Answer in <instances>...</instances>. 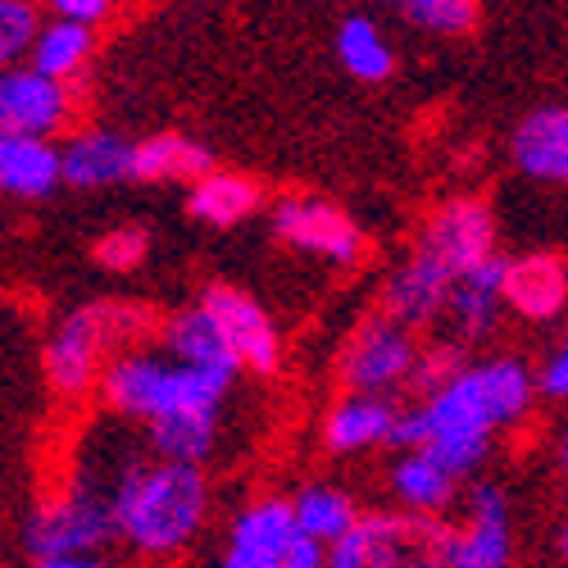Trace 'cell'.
<instances>
[{"mask_svg": "<svg viewBox=\"0 0 568 568\" xmlns=\"http://www.w3.org/2000/svg\"><path fill=\"white\" fill-rule=\"evenodd\" d=\"M537 400H541L537 368H528L514 355H491L468 364L442 392L400 409L396 446L433 455L446 473H455L464 483L483 468L496 433L518 428Z\"/></svg>", "mask_w": 568, "mask_h": 568, "instance_id": "6da1fadb", "label": "cell"}, {"mask_svg": "<svg viewBox=\"0 0 568 568\" xmlns=\"http://www.w3.org/2000/svg\"><path fill=\"white\" fill-rule=\"evenodd\" d=\"M91 468V464H87ZM114 496L119 541L141 559H169L205 528L210 483L196 464L128 455L114 468H91Z\"/></svg>", "mask_w": 568, "mask_h": 568, "instance_id": "7a4b0ae2", "label": "cell"}, {"mask_svg": "<svg viewBox=\"0 0 568 568\" xmlns=\"http://www.w3.org/2000/svg\"><path fill=\"white\" fill-rule=\"evenodd\" d=\"M227 387V373L182 364L169 351H123L101 373L105 405H114L123 418L146 423V428L178 414H219Z\"/></svg>", "mask_w": 568, "mask_h": 568, "instance_id": "3957f363", "label": "cell"}, {"mask_svg": "<svg viewBox=\"0 0 568 568\" xmlns=\"http://www.w3.org/2000/svg\"><path fill=\"white\" fill-rule=\"evenodd\" d=\"M110 541H119L114 496L91 468H78L69 491L37 505V514L23 528V546L32 559L51 555H101Z\"/></svg>", "mask_w": 568, "mask_h": 568, "instance_id": "277c9868", "label": "cell"}, {"mask_svg": "<svg viewBox=\"0 0 568 568\" xmlns=\"http://www.w3.org/2000/svg\"><path fill=\"white\" fill-rule=\"evenodd\" d=\"M418 351L423 346L414 342V327L392 314H373L359 323V333L342 355V377L359 396H392L400 387H414Z\"/></svg>", "mask_w": 568, "mask_h": 568, "instance_id": "5b68a950", "label": "cell"}, {"mask_svg": "<svg viewBox=\"0 0 568 568\" xmlns=\"http://www.w3.org/2000/svg\"><path fill=\"white\" fill-rule=\"evenodd\" d=\"M132 314L119 310V305H91V310H78L69 314L51 342H45V377L60 396H82L91 383H101V359L105 351L114 346L119 327H128Z\"/></svg>", "mask_w": 568, "mask_h": 568, "instance_id": "8992f818", "label": "cell"}, {"mask_svg": "<svg viewBox=\"0 0 568 568\" xmlns=\"http://www.w3.org/2000/svg\"><path fill=\"white\" fill-rule=\"evenodd\" d=\"M273 232L314 260H327L337 268H355L364 260V232L346 210H337L323 196H282L273 205Z\"/></svg>", "mask_w": 568, "mask_h": 568, "instance_id": "52a82bcc", "label": "cell"}, {"mask_svg": "<svg viewBox=\"0 0 568 568\" xmlns=\"http://www.w3.org/2000/svg\"><path fill=\"white\" fill-rule=\"evenodd\" d=\"M514 505L509 491L491 478L464 491V524L450 528V559L446 568H509L514 559Z\"/></svg>", "mask_w": 568, "mask_h": 568, "instance_id": "ba28073f", "label": "cell"}, {"mask_svg": "<svg viewBox=\"0 0 568 568\" xmlns=\"http://www.w3.org/2000/svg\"><path fill=\"white\" fill-rule=\"evenodd\" d=\"M368 568H446L450 528L409 509H377L359 518Z\"/></svg>", "mask_w": 568, "mask_h": 568, "instance_id": "9c48e42d", "label": "cell"}, {"mask_svg": "<svg viewBox=\"0 0 568 568\" xmlns=\"http://www.w3.org/2000/svg\"><path fill=\"white\" fill-rule=\"evenodd\" d=\"M414 246L437 255L455 277H464L468 268L496 260V214L478 196H455L428 214Z\"/></svg>", "mask_w": 568, "mask_h": 568, "instance_id": "30bf717a", "label": "cell"}, {"mask_svg": "<svg viewBox=\"0 0 568 568\" xmlns=\"http://www.w3.org/2000/svg\"><path fill=\"white\" fill-rule=\"evenodd\" d=\"M73 114L69 87L37 73L32 64L0 73V132H23L51 141Z\"/></svg>", "mask_w": 568, "mask_h": 568, "instance_id": "8fae6325", "label": "cell"}, {"mask_svg": "<svg viewBox=\"0 0 568 568\" xmlns=\"http://www.w3.org/2000/svg\"><path fill=\"white\" fill-rule=\"evenodd\" d=\"M201 305L214 314V323H219L227 351L236 355V364L251 368V373H273L277 368L282 342H277V327L264 314V305H255V296L236 292V287H210Z\"/></svg>", "mask_w": 568, "mask_h": 568, "instance_id": "7c38bea8", "label": "cell"}, {"mask_svg": "<svg viewBox=\"0 0 568 568\" xmlns=\"http://www.w3.org/2000/svg\"><path fill=\"white\" fill-rule=\"evenodd\" d=\"M455 273L428 255L423 246H414L400 268H392L387 287H383V314L400 318L405 327H423V323H437L450 310V292H455Z\"/></svg>", "mask_w": 568, "mask_h": 568, "instance_id": "4fadbf2b", "label": "cell"}, {"mask_svg": "<svg viewBox=\"0 0 568 568\" xmlns=\"http://www.w3.org/2000/svg\"><path fill=\"white\" fill-rule=\"evenodd\" d=\"M509 160L524 178L568 192V105H541L518 119L509 132Z\"/></svg>", "mask_w": 568, "mask_h": 568, "instance_id": "5bb4252c", "label": "cell"}, {"mask_svg": "<svg viewBox=\"0 0 568 568\" xmlns=\"http://www.w3.org/2000/svg\"><path fill=\"white\" fill-rule=\"evenodd\" d=\"M505 301H509V314L528 318V323L559 318L568 310V264L559 255H546V251L509 260Z\"/></svg>", "mask_w": 568, "mask_h": 568, "instance_id": "9a60e30c", "label": "cell"}, {"mask_svg": "<svg viewBox=\"0 0 568 568\" xmlns=\"http://www.w3.org/2000/svg\"><path fill=\"white\" fill-rule=\"evenodd\" d=\"M505 273H509V260L496 255V260H487L478 268H468L455 282L446 318L455 323L459 342H487L500 327V318L509 310V301H505Z\"/></svg>", "mask_w": 568, "mask_h": 568, "instance_id": "2e32d148", "label": "cell"}, {"mask_svg": "<svg viewBox=\"0 0 568 568\" xmlns=\"http://www.w3.org/2000/svg\"><path fill=\"white\" fill-rule=\"evenodd\" d=\"M396 423H400V409L392 405V396L351 392L346 400L333 405V414H327L323 446L333 455H364L377 446H396Z\"/></svg>", "mask_w": 568, "mask_h": 568, "instance_id": "e0dca14e", "label": "cell"}, {"mask_svg": "<svg viewBox=\"0 0 568 568\" xmlns=\"http://www.w3.org/2000/svg\"><path fill=\"white\" fill-rule=\"evenodd\" d=\"M64 182V151L45 136L0 132V192L19 201H45Z\"/></svg>", "mask_w": 568, "mask_h": 568, "instance_id": "ac0fdd59", "label": "cell"}, {"mask_svg": "<svg viewBox=\"0 0 568 568\" xmlns=\"http://www.w3.org/2000/svg\"><path fill=\"white\" fill-rule=\"evenodd\" d=\"M60 151H64V182L78 186V192H97V186L128 182L132 178V160H136L132 141H123L119 132H105V128L78 132Z\"/></svg>", "mask_w": 568, "mask_h": 568, "instance_id": "d6986e66", "label": "cell"}, {"mask_svg": "<svg viewBox=\"0 0 568 568\" xmlns=\"http://www.w3.org/2000/svg\"><path fill=\"white\" fill-rule=\"evenodd\" d=\"M387 483H392L396 509H409V514H423V518H442L459 500V478L446 473L433 455H423V450H405L392 464Z\"/></svg>", "mask_w": 568, "mask_h": 568, "instance_id": "ffe728a7", "label": "cell"}, {"mask_svg": "<svg viewBox=\"0 0 568 568\" xmlns=\"http://www.w3.org/2000/svg\"><path fill=\"white\" fill-rule=\"evenodd\" d=\"M160 346L169 355H178L182 364H196V368H210V373H227L236 377V355L227 351L223 333H219V323L205 305H192V310H182L173 318H164V333H160Z\"/></svg>", "mask_w": 568, "mask_h": 568, "instance_id": "44dd1931", "label": "cell"}, {"mask_svg": "<svg viewBox=\"0 0 568 568\" xmlns=\"http://www.w3.org/2000/svg\"><path fill=\"white\" fill-rule=\"evenodd\" d=\"M296 537H301V528H296L292 500H282V496H264V500L246 505L242 514L232 518L227 550H242V555H264V559H282Z\"/></svg>", "mask_w": 568, "mask_h": 568, "instance_id": "7402d4cb", "label": "cell"}, {"mask_svg": "<svg viewBox=\"0 0 568 568\" xmlns=\"http://www.w3.org/2000/svg\"><path fill=\"white\" fill-rule=\"evenodd\" d=\"M205 173H214V155L201 141L182 136V132H160L136 141V160H132V178L141 182H201Z\"/></svg>", "mask_w": 568, "mask_h": 568, "instance_id": "603a6c76", "label": "cell"}, {"mask_svg": "<svg viewBox=\"0 0 568 568\" xmlns=\"http://www.w3.org/2000/svg\"><path fill=\"white\" fill-rule=\"evenodd\" d=\"M264 192H260V182L242 178V173H205L201 182H192V196H186V210H192V219L210 223V227H232V223H242L260 210Z\"/></svg>", "mask_w": 568, "mask_h": 568, "instance_id": "cb8c5ba5", "label": "cell"}, {"mask_svg": "<svg viewBox=\"0 0 568 568\" xmlns=\"http://www.w3.org/2000/svg\"><path fill=\"white\" fill-rule=\"evenodd\" d=\"M292 514H296V528L305 532V537H314V541H323V546H333V541H342L355 524H359V505L342 491V487H333V483H310V487H301L296 496H292Z\"/></svg>", "mask_w": 568, "mask_h": 568, "instance_id": "d4e9b609", "label": "cell"}, {"mask_svg": "<svg viewBox=\"0 0 568 568\" xmlns=\"http://www.w3.org/2000/svg\"><path fill=\"white\" fill-rule=\"evenodd\" d=\"M91 51H97V37H91V28L69 23V19H51V23H41V37L32 45L28 64L37 73H45V78H55V82L69 87L87 69Z\"/></svg>", "mask_w": 568, "mask_h": 568, "instance_id": "484cf974", "label": "cell"}, {"mask_svg": "<svg viewBox=\"0 0 568 568\" xmlns=\"http://www.w3.org/2000/svg\"><path fill=\"white\" fill-rule=\"evenodd\" d=\"M151 455L169 459V464H205L219 446V414H178V418H160L146 428Z\"/></svg>", "mask_w": 568, "mask_h": 568, "instance_id": "4316f807", "label": "cell"}, {"mask_svg": "<svg viewBox=\"0 0 568 568\" xmlns=\"http://www.w3.org/2000/svg\"><path fill=\"white\" fill-rule=\"evenodd\" d=\"M337 60L346 64L351 78L359 82H387L396 73V51L387 32L377 28L368 14H351L342 28H337Z\"/></svg>", "mask_w": 568, "mask_h": 568, "instance_id": "83f0119b", "label": "cell"}, {"mask_svg": "<svg viewBox=\"0 0 568 568\" xmlns=\"http://www.w3.org/2000/svg\"><path fill=\"white\" fill-rule=\"evenodd\" d=\"M377 6L400 10L414 28L437 37H464L478 23V0H377Z\"/></svg>", "mask_w": 568, "mask_h": 568, "instance_id": "f1b7e54d", "label": "cell"}, {"mask_svg": "<svg viewBox=\"0 0 568 568\" xmlns=\"http://www.w3.org/2000/svg\"><path fill=\"white\" fill-rule=\"evenodd\" d=\"M41 37V14L32 0H0V73L19 69Z\"/></svg>", "mask_w": 568, "mask_h": 568, "instance_id": "f546056e", "label": "cell"}, {"mask_svg": "<svg viewBox=\"0 0 568 568\" xmlns=\"http://www.w3.org/2000/svg\"><path fill=\"white\" fill-rule=\"evenodd\" d=\"M464 368H468V359H464V351H459L455 342L423 346V351H418V368H414V392L433 396V392H442L446 383H455Z\"/></svg>", "mask_w": 568, "mask_h": 568, "instance_id": "4dcf8cb0", "label": "cell"}, {"mask_svg": "<svg viewBox=\"0 0 568 568\" xmlns=\"http://www.w3.org/2000/svg\"><path fill=\"white\" fill-rule=\"evenodd\" d=\"M146 246L151 236L141 227H119V232H105L97 242V264L110 268V273H132L141 260H146Z\"/></svg>", "mask_w": 568, "mask_h": 568, "instance_id": "1f68e13d", "label": "cell"}, {"mask_svg": "<svg viewBox=\"0 0 568 568\" xmlns=\"http://www.w3.org/2000/svg\"><path fill=\"white\" fill-rule=\"evenodd\" d=\"M537 392H541V400L568 405V327L559 333V342L546 351V359L537 364Z\"/></svg>", "mask_w": 568, "mask_h": 568, "instance_id": "d6a6232c", "label": "cell"}, {"mask_svg": "<svg viewBox=\"0 0 568 568\" xmlns=\"http://www.w3.org/2000/svg\"><path fill=\"white\" fill-rule=\"evenodd\" d=\"M45 10H51L55 19L97 28V23H105L114 14V0H45Z\"/></svg>", "mask_w": 568, "mask_h": 568, "instance_id": "836d02e7", "label": "cell"}, {"mask_svg": "<svg viewBox=\"0 0 568 568\" xmlns=\"http://www.w3.org/2000/svg\"><path fill=\"white\" fill-rule=\"evenodd\" d=\"M277 564H282V568H327V546L301 532V537L287 546V555H282Z\"/></svg>", "mask_w": 568, "mask_h": 568, "instance_id": "e575fe53", "label": "cell"}, {"mask_svg": "<svg viewBox=\"0 0 568 568\" xmlns=\"http://www.w3.org/2000/svg\"><path fill=\"white\" fill-rule=\"evenodd\" d=\"M32 568H114L105 555H51V559H32Z\"/></svg>", "mask_w": 568, "mask_h": 568, "instance_id": "d590c367", "label": "cell"}, {"mask_svg": "<svg viewBox=\"0 0 568 568\" xmlns=\"http://www.w3.org/2000/svg\"><path fill=\"white\" fill-rule=\"evenodd\" d=\"M219 568H282L277 559H264V555H242V550H227L219 559Z\"/></svg>", "mask_w": 568, "mask_h": 568, "instance_id": "8d00e7d4", "label": "cell"}, {"mask_svg": "<svg viewBox=\"0 0 568 568\" xmlns=\"http://www.w3.org/2000/svg\"><path fill=\"white\" fill-rule=\"evenodd\" d=\"M559 459L568 464V418H564V428H559Z\"/></svg>", "mask_w": 568, "mask_h": 568, "instance_id": "74e56055", "label": "cell"}, {"mask_svg": "<svg viewBox=\"0 0 568 568\" xmlns=\"http://www.w3.org/2000/svg\"><path fill=\"white\" fill-rule=\"evenodd\" d=\"M555 546H559V559H564V564H568V524H564V528H559V541H555Z\"/></svg>", "mask_w": 568, "mask_h": 568, "instance_id": "f35d334b", "label": "cell"}]
</instances>
